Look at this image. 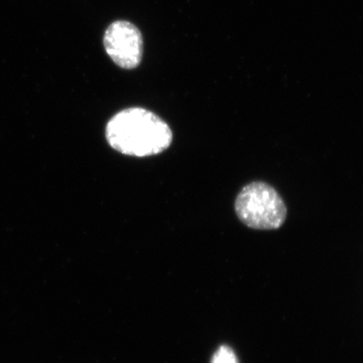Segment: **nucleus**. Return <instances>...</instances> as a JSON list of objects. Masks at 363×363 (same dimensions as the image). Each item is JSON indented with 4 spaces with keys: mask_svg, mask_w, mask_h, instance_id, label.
<instances>
[{
    "mask_svg": "<svg viewBox=\"0 0 363 363\" xmlns=\"http://www.w3.org/2000/svg\"><path fill=\"white\" fill-rule=\"evenodd\" d=\"M212 363H240L235 353L228 346H221L212 358Z\"/></svg>",
    "mask_w": 363,
    "mask_h": 363,
    "instance_id": "obj_4",
    "label": "nucleus"
},
{
    "mask_svg": "<svg viewBox=\"0 0 363 363\" xmlns=\"http://www.w3.org/2000/svg\"><path fill=\"white\" fill-rule=\"evenodd\" d=\"M235 212L243 224L257 230L279 228L288 214L283 198L264 182H252L241 189L235 200Z\"/></svg>",
    "mask_w": 363,
    "mask_h": 363,
    "instance_id": "obj_2",
    "label": "nucleus"
},
{
    "mask_svg": "<svg viewBox=\"0 0 363 363\" xmlns=\"http://www.w3.org/2000/svg\"><path fill=\"white\" fill-rule=\"evenodd\" d=\"M106 138L117 152L145 157L168 150L173 142V133L154 112L133 107L112 117L106 126Z\"/></svg>",
    "mask_w": 363,
    "mask_h": 363,
    "instance_id": "obj_1",
    "label": "nucleus"
},
{
    "mask_svg": "<svg viewBox=\"0 0 363 363\" xmlns=\"http://www.w3.org/2000/svg\"><path fill=\"white\" fill-rule=\"evenodd\" d=\"M104 45L107 55L121 68L131 70L142 62L143 35L130 21L112 23L105 30Z\"/></svg>",
    "mask_w": 363,
    "mask_h": 363,
    "instance_id": "obj_3",
    "label": "nucleus"
}]
</instances>
